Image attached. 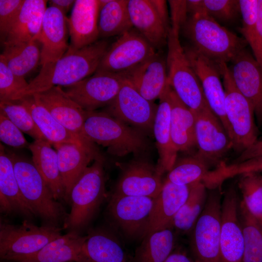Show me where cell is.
I'll list each match as a JSON object with an SVG mask.
<instances>
[{
  "mask_svg": "<svg viewBox=\"0 0 262 262\" xmlns=\"http://www.w3.org/2000/svg\"><path fill=\"white\" fill-rule=\"evenodd\" d=\"M242 25L240 32L251 49L254 46L258 17V0H239Z\"/></svg>",
  "mask_w": 262,
  "mask_h": 262,
  "instance_id": "ee69618b",
  "label": "cell"
},
{
  "mask_svg": "<svg viewBox=\"0 0 262 262\" xmlns=\"http://www.w3.org/2000/svg\"><path fill=\"white\" fill-rule=\"evenodd\" d=\"M170 14V28L179 32L184 23L188 14L186 0H169Z\"/></svg>",
  "mask_w": 262,
  "mask_h": 262,
  "instance_id": "c3c4849f",
  "label": "cell"
},
{
  "mask_svg": "<svg viewBox=\"0 0 262 262\" xmlns=\"http://www.w3.org/2000/svg\"><path fill=\"white\" fill-rule=\"evenodd\" d=\"M0 207L5 213L16 212L29 219L36 215L20 190L10 155L0 144Z\"/></svg>",
  "mask_w": 262,
  "mask_h": 262,
  "instance_id": "83f0119b",
  "label": "cell"
},
{
  "mask_svg": "<svg viewBox=\"0 0 262 262\" xmlns=\"http://www.w3.org/2000/svg\"><path fill=\"white\" fill-rule=\"evenodd\" d=\"M191 186V184L179 185L164 181L161 192L155 198L145 236L156 231L171 228L176 214L188 197Z\"/></svg>",
  "mask_w": 262,
  "mask_h": 262,
  "instance_id": "484cf974",
  "label": "cell"
},
{
  "mask_svg": "<svg viewBox=\"0 0 262 262\" xmlns=\"http://www.w3.org/2000/svg\"><path fill=\"white\" fill-rule=\"evenodd\" d=\"M105 196L103 160L94 161L73 185L69 196L71 209L63 227L80 233L91 221Z\"/></svg>",
  "mask_w": 262,
  "mask_h": 262,
  "instance_id": "5b68a950",
  "label": "cell"
},
{
  "mask_svg": "<svg viewBox=\"0 0 262 262\" xmlns=\"http://www.w3.org/2000/svg\"><path fill=\"white\" fill-rule=\"evenodd\" d=\"M233 82L252 106L259 125H262V68L246 48L230 62Z\"/></svg>",
  "mask_w": 262,
  "mask_h": 262,
  "instance_id": "e0dca14e",
  "label": "cell"
},
{
  "mask_svg": "<svg viewBox=\"0 0 262 262\" xmlns=\"http://www.w3.org/2000/svg\"><path fill=\"white\" fill-rule=\"evenodd\" d=\"M0 111L22 132L33 138L34 140L47 141L36 126L30 113L19 102L17 101L0 102Z\"/></svg>",
  "mask_w": 262,
  "mask_h": 262,
  "instance_id": "60d3db41",
  "label": "cell"
},
{
  "mask_svg": "<svg viewBox=\"0 0 262 262\" xmlns=\"http://www.w3.org/2000/svg\"><path fill=\"white\" fill-rule=\"evenodd\" d=\"M252 172H262V155L230 164L222 162L217 166L215 174L217 181L222 184L229 178Z\"/></svg>",
  "mask_w": 262,
  "mask_h": 262,
  "instance_id": "f6af8a7d",
  "label": "cell"
},
{
  "mask_svg": "<svg viewBox=\"0 0 262 262\" xmlns=\"http://www.w3.org/2000/svg\"><path fill=\"white\" fill-rule=\"evenodd\" d=\"M180 33L170 28L166 58L168 83L179 98L196 113L210 108L201 83L180 44Z\"/></svg>",
  "mask_w": 262,
  "mask_h": 262,
  "instance_id": "8992f818",
  "label": "cell"
},
{
  "mask_svg": "<svg viewBox=\"0 0 262 262\" xmlns=\"http://www.w3.org/2000/svg\"><path fill=\"white\" fill-rule=\"evenodd\" d=\"M239 203L235 187L230 186L224 193L222 202L221 262H243L244 240L239 218Z\"/></svg>",
  "mask_w": 262,
  "mask_h": 262,
  "instance_id": "9a60e30c",
  "label": "cell"
},
{
  "mask_svg": "<svg viewBox=\"0 0 262 262\" xmlns=\"http://www.w3.org/2000/svg\"><path fill=\"white\" fill-rule=\"evenodd\" d=\"M61 235L60 227H38L28 220L14 225L0 219V257L11 261L16 257L34 254Z\"/></svg>",
  "mask_w": 262,
  "mask_h": 262,
  "instance_id": "9c48e42d",
  "label": "cell"
},
{
  "mask_svg": "<svg viewBox=\"0 0 262 262\" xmlns=\"http://www.w3.org/2000/svg\"><path fill=\"white\" fill-rule=\"evenodd\" d=\"M124 75L150 101L159 98L168 85L166 59L157 52Z\"/></svg>",
  "mask_w": 262,
  "mask_h": 262,
  "instance_id": "603a6c76",
  "label": "cell"
},
{
  "mask_svg": "<svg viewBox=\"0 0 262 262\" xmlns=\"http://www.w3.org/2000/svg\"><path fill=\"white\" fill-rule=\"evenodd\" d=\"M109 47L105 39L82 49L67 51L54 62L41 65L38 75L12 101L59 86L66 87L95 73Z\"/></svg>",
  "mask_w": 262,
  "mask_h": 262,
  "instance_id": "6da1fadb",
  "label": "cell"
},
{
  "mask_svg": "<svg viewBox=\"0 0 262 262\" xmlns=\"http://www.w3.org/2000/svg\"><path fill=\"white\" fill-rule=\"evenodd\" d=\"M52 116L70 132L83 140L86 111L73 100L59 86L33 95Z\"/></svg>",
  "mask_w": 262,
  "mask_h": 262,
  "instance_id": "d6986e66",
  "label": "cell"
},
{
  "mask_svg": "<svg viewBox=\"0 0 262 262\" xmlns=\"http://www.w3.org/2000/svg\"><path fill=\"white\" fill-rule=\"evenodd\" d=\"M251 49L255 59L262 68V0H258L256 33Z\"/></svg>",
  "mask_w": 262,
  "mask_h": 262,
  "instance_id": "681fc988",
  "label": "cell"
},
{
  "mask_svg": "<svg viewBox=\"0 0 262 262\" xmlns=\"http://www.w3.org/2000/svg\"><path fill=\"white\" fill-rule=\"evenodd\" d=\"M206 188L201 182L191 184L188 197L176 214L172 227L182 232L192 230L206 204Z\"/></svg>",
  "mask_w": 262,
  "mask_h": 262,
  "instance_id": "f35d334b",
  "label": "cell"
},
{
  "mask_svg": "<svg viewBox=\"0 0 262 262\" xmlns=\"http://www.w3.org/2000/svg\"><path fill=\"white\" fill-rule=\"evenodd\" d=\"M180 32L190 47L217 63L231 62L248 45L206 13L188 15Z\"/></svg>",
  "mask_w": 262,
  "mask_h": 262,
  "instance_id": "7a4b0ae2",
  "label": "cell"
},
{
  "mask_svg": "<svg viewBox=\"0 0 262 262\" xmlns=\"http://www.w3.org/2000/svg\"><path fill=\"white\" fill-rule=\"evenodd\" d=\"M169 98L172 142L178 151L189 150L196 146L195 115L171 86Z\"/></svg>",
  "mask_w": 262,
  "mask_h": 262,
  "instance_id": "1f68e13d",
  "label": "cell"
},
{
  "mask_svg": "<svg viewBox=\"0 0 262 262\" xmlns=\"http://www.w3.org/2000/svg\"><path fill=\"white\" fill-rule=\"evenodd\" d=\"M28 84L25 78L15 74L0 56V102L12 101Z\"/></svg>",
  "mask_w": 262,
  "mask_h": 262,
  "instance_id": "b9f144b4",
  "label": "cell"
},
{
  "mask_svg": "<svg viewBox=\"0 0 262 262\" xmlns=\"http://www.w3.org/2000/svg\"><path fill=\"white\" fill-rule=\"evenodd\" d=\"M252 172L241 175L238 186L246 206L262 226V175Z\"/></svg>",
  "mask_w": 262,
  "mask_h": 262,
  "instance_id": "ab89813d",
  "label": "cell"
},
{
  "mask_svg": "<svg viewBox=\"0 0 262 262\" xmlns=\"http://www.w3.org/2000/svg\"><path fill=\"white\" fill-rule=\"evenodd\" d=\"M83 132L90 141L106 147L115 156L138 155L148 146L143 131L105 112L86 111Z\"/></svg>",
  "mask_w": 262,
  "mask_h": 262,
  "instance_id": "3957f363",
  "label": "cell"
},
{
  "mask_svg": "<svg viewBox=\"0 0 262 262\" xmlns=\"http://www.w3.org/2000/svg\"><path fill=\"white\" fill-rule=\"evenodd\" d=\"M219 65L225 92V110L231 130L233 148L242 152L258 140L254 109L235 86L227 64L222 63Z\"/></svg>",
  "mask_w": 262,
  "mask_h": 262,
  "instance_id": "52a82bcc",
  "label": "cell"
},
{
  "mask_svg": "<svg viewBox=\"0 0 262 262\" xmlns=\"http://www.w3.org/2000/svg\"><path fill=\"white\" fill-rule=\"evenodd\" d=\"M186 9L188 16L206 13L204 0H187Z\"/></svg>",
  "mask_w": 262,
  "mask_h": 262,
  "instance_id": "816d5d0a",
  "label": "cell"
},
{
  "mask_svg": "<svg viewBox=\"0 0 262 262\" xmlns=\"http://www.w3.org/2000/svg\"><path fill=\"white\" fill-rule=\"evenodd\" d=\"M25 0H0V33L4 39L20 13Z\"/></svg>",
  "mask_w": 262,
  "mask_h": 262,
  "instance_id": "7dc6e473",
  "label": "cell"
},
{
  "mask_svg": "<svg viewBox=\"0 0 262 262\" xmlns=\"http://www.w3.org/2000/svg\"><path fill=\"white\" fill-rule=\"evenodd\" d=\"M157 107L125 78L116 97L105 112L143 132H151Z\"/></svg>",
  "mask_w": 262,
  "mask_h": 262,
  "instance_id": "4fadbf2b",
  "label": "cell"
},
{
  "mask_svg": "<svg viewBox=\"0 0 262 262\" xmlns=\"http://www.w3.org/2000/svg\"><path fill=\"white\" fill-rule=\"evenodd\" d=\"M47 141L35 140L30 144L32 161L51 190L55 199L65 201V190L59 171L56 151Z\"/></svg>",
  "mask_w": 262,
  "mask_h": 262,
  "instance_id": "d6a6232c",
  "label": "cell"
},
{
  "mask_svg": "<svg viewBox=\"0 0 262 262\" xmlns=\"http://www.w3.org/2000/svg\"><path fill=\"white\" fill-rule=\"evenodd\" d=\"M17 101L30 113L39 130L47 141L54 146L62 143H73L86 146L96 145L90 140L76 136L58 122L33 95L25 96Z\"/></svg>",
  "mask_w": 262,
  "mask_h": 262,
  "instance_id": "f1b7e54d",
  "label": "cell"
},
{
  "mask_svg": "<svg viewBox=\"0 0 262 262\" xmlns=\"http://www.w3.org/2000/svg\"><path fill=\"white\" fill-rule=\"evenodd\" d=\"M261 173H262V172H261Z\"/></svg>",
  "mask_w": 262,
  "mask_h": 262,
  "instance_id": "6f0895ef",
  "label": "cell"
},
{
  "mask_svg": "<svg viewBox=\"0 0 262 262\" xmlns=\"http://www.w3.org/2000/svg\"><path fill=\"white\" fill-rule=\"evenodd\" d=\"M99 0H76L67 18L68 49L75 50L98 40Z\"/></svg>",
  "mask_w": 262,
  "mask_h": 262,
  "instance_id": "7402d4cb",
  "label": "cell"
},
{
  "mask_svg": "<svg viewBox=\"0 0 262 262\" xmlns=\"http://www.w3.org/2000/svg\"><path fill=\"white\" fill-rule=\"evenodd\" d=\"M164 262H192L185 254L180 252L172 253Z\"/></svg>",
  "mask_w": 262,
  "mask_h": 262,
  "instance_id": "11a10c76",
  "label": "cell"
},
{
  "mask_svg": "<svg viewBox=\"0 0 262 262\" xmlns=\"http://www.w3.org/2000/svg\"><path fill=\"white\" fill-rule=\"evenodd\" d=\"M186 56L197 76L207 103L217 116L231 139V130L225 110V92L221 81L219 64L191 47L184 48Z\"/></svg>",
  "mask_w": 262,
  "mask_h": 262,
  "instance_id": "5bb4252c",
  "label": "cell"
},
{
  "mask_svg": "<svg viewBox=\"0 0 262 262\" xmlns=\"http://www.w3.org/2000/svg\"><path fill=\"white\" fill-rule=\"evenodd\" d=\"M21 193L34 212L46 225L59 227L68 213L57 200L33 161L8 151Z\"/></svg>",
  "mask_w": 262,
  "mask_h": 262,
  "instance_id": "277c9868",
  "label": "cell"
},
{
  "mask_svg": "<svg viewBox=\"0 0 262 262\" xmlns=\"http://www.w3.org/2000/svg\"><path fill=\"white\" fill-rule=\"evenodd\" d=\"M162 175L148 162L133 161L123 168L113 194L156 198L163 186Z\"/></svg>",
  "mask_w": 262,
  "mask_h": 262,
  "instance_id": "ac0fdd59",
  "label": "cell"
},
{
  "mask_svg": "<svg viewBox=\"0 0 262 262\" xmlns=\"http://www.w3.org/2000/svg\"><path fill=\"white\" fill-rule=\"evenodd\" d=\"M156 53V49L132 28L108 47L97 71L124 74Z\"/></svg>",
  "mask_w": 262,
  "mask_h": 262,
  "instance_id": "30bf717a",
  "label": "cell"
},
{
  "mask_svg": "<svg viewBox=\"0 0 262 262\" xmlns=\"http://www.w3.org/2000/svg\"><path fill=\"white\" fill-rule=\"evenodd\" d=\"M207 15L218 23H229L241 15L239 0H204Z\"/></svg>",
  "mask_w": 262,
  "mask_h": 262,
  "instance_id": "7bdbcfd3",
  "label": "cell"
},
{
  "mask_svg": "<svg viewBox=\"0 0 262 262\" xmlns=\"http://www.w3.org/2000/svg\"><path fill=\"white\" fill-rule=\"evenodd\" d=\"M69 32L67 17L52 6L47 8L37 40L41 45V65L52 63L67 51Z\"/></svg>",
  "mask_w": 262,
  "mask_h": 262,
  "instance_id": "ffe728a7",
  "label": "cell"
},
{
  "mask_svg": "<svg viewBox=\"0 0 262 262\" xmlns=\"http://www.w3.org/2000/svg\"><path fill=\"white\" fill-rule=\"evenodd\" d=\"M261 226H262V225H261Z\"/></svg>",
  "mask_w": 262,
  "mask_h": 262,
  "instance_id": "9f6ffc18",
  "label": "cell"
},
{
  "mask_svg": "<svg viewBox=\"0 0 262 262\" xmlns=\"http://www.w3.org/2000/svg\"><path fill=\"white\" fill-rule=\"evenodd\" d=\"M128 2V0H99V37L119 36L133 28Z\"/></svg>",
  "mask_w": 262,
  "mask_h": 262,
  "instance_id": "836d02e7",
  "label": "cell"
},
{
  "mask_svg": "<svg viewBox=\"0 0 262 262\" xmlns=\"http://www.w3.org/2000/svg\"><path fill=\"white\" fill-rule=\"evenodd\" d=\"M194 114L197 154L209 164L216 163L233 147L232 142L210 108Z\"/></svg>",
  "mask_w": 262,
  "mask_h": 262,
  "instance_id": "2e32d148",
  "label": "cell"
},
{
  "mask_svg": "<svg viewBox=\"0 0 262 262\" xmlns=\"http://www.w3.org/2000/svg\"><path fill=\"white\" fill-rule=\"evenodd\" d=\"M220 187L210 189L204 209L192 230L190 246L195 262H221Z\"/></svg>",
  "mask_w": 262,
  "mask_h": 262,
  "instance_id": "ba28073f",
  "label": "cell"
},
{
  "mask_svg": "<svg viewBox=\"0 0 262 262\" xmlns=\"http://www.w3.org/2000/svg\"><path fill=\"white\" fill-rule=\"evenodd\" d=\"M167 228L147 234L136 250L134 262H164L172 253L174 235Z\"/></svg>",
  "mask_w": 262,
  "mask_h": 262,
  "instance_id": "d590c367",
  "label": "cell"
},
{
  "mask_svg": "<svg viewBox=\"0 0 262 262\" xmlns=\"http://www.w3.org/2000/svg\"><path fill=\"white\" fill-rule=\"evenodd\" d=\"M0 139L4 144L15 148L28 147L22 131L0 111Z\"/></svg>",
  "mask_w": 262,
  "mask_h": 262,
  "instance_id": "bcb514c9",
  "label": "cell"
},
{
  "mask_svg": "<svg viewBox=\"0 0 262 262\" xmlns=\"http://www.w3.org/2000/svg\"><path fill=\"white\" fill-rule=\"evenodd\" d=\"M209 164L197 154L177 160L165 180L179 185L199 182L205 184L211 172Z\"/></svg>",
  "mask_w": 262,
  "mask_h": 262,
  "instance_id": "8d00e7d4",
  "label": "cell"
},
{
  "mask_svg": "<svg viewBox=\"0 0 262 262\" xmlns=\"http://www.w3.org/2000/svg\"><path fill=\"white\" fill-rule=\"evenodd\" d=\"M155 198L113 194L108 205L112 221L130 239H143L149 224Z\"/></svg>",
  "mask_w": 262,
  "mask_h": 262,
  "instance_id": "8fae6325",
  "label": "cell"
},
{
  "mask_svg": "<svg viewBox=\"0 0 262 262\" xmlns=\"http://www.w3.org/2000/svg\"><path fill=\"white\" fill-rule=\"evenodd\" d=\"M81 262H134L112 230L106 228L90 230L85 235Z\"/></svg>",
  "mask_w": 262,
  "mask_h": 262,
  "instance_id": "cb8c5ba5",
  "label": "cell"
},
{
  "mask_svg": "<svg viewBox=\"0 0 262 262\" xmlns=\"http://www.w3.org/2000/svg\"><path fill=\"white\" fill-rule=\"evenodd\" d=\"M133 26L156 49L167 45L170 26L161 18L151 0H128Z\"/></svg>",
  "mask_w": 262,
  "mask_h": 262,
  "instance_id": "d4e9b609",
  "label": "cell"
},
{
  "mask_svg": "<svg viewBox=\"0 0 262 262\" xmlns=\"http://www.w3.org/2000/svg\"><path fill=\"white\" fill-rule=\"evenodd\" d=\"M170 88L168 84L159 98L153 130L159 154L156 167L162 175L172 168L177 160L178 152L171 137Z\"/></svg>",
  "mask_w": 262,
  "mask_h": 262,
  "instance_id": "4316f807",
  "label": "cell"
},
{
  "mask_svg": "<svg viewBox=\"0 0 262 262\" xmlns=\"http://www.w3.org/2000/svg\"><path fill=\"white\" fill-rule=\"evenodd\" d=\"M53 147L57 152L59 171L65 190V201L69 203L71 188L89 163L103 159L96 145L62 143Z\"/></svg>",
  "mask_w": 262,
  "mask_h": 262,
  "instance_id": "44dd1931",
  "label": "cell"
},
{
  "mask_svg": "<svg viewBox=\"0 0 262 262\" xmlns=\"http://www.w3.org/2000/svg\"><path fill=\"white\" fill-rule=\"evenodd\" d=\"M151 1L163 20L167 25L170 26L166 1L163 0H151Z\"/></svg>",
  "mask_w": 262,
  "mask_h": 262,
  "instance_id": "f5cc1de1",
  "label": "cell"
},
{
  "mask_svg": "<svg viewBox=\"0 0 262 262\" xmlns=\"http://www.w3.org/2000/svg\"><path fill=\"white\" fill-rule=\"evenodd\" d=\"M262 155V140H258L253 145L242 152L233 163H238Z\"/></svg>",
  "mask_w": 262,
  "mask_h": 262,
  "instance_id": "f907efd6",
  "label": "cell"
},
{
  "mask_svg": "<svg viewBox=\"0 0 262 262\" xmlns=\"http://www.w3.org/2000/svg\"><path fill=\"white\" fill-rule=\"evenodd\" d=\"M75 2L73 0H50L48 2L49 6L56 7L66 15L72 8Z\"/></svg>",
  "mask_w": 262,
  "mask_h": 262,
  "instance_id": "db71d44e",
  "label": "cell"
},
{
  "mask_svg": "<svg viewBox=\"0 0 262 262\" xmlns=\"http://www.w3.org/2000/svg\"><path fill=\"white\" fill-rule=\"evenodd\" d=\"M125 79L124 74L96 71L91 76L65 87L64 91L83 110L95 111L112 103Z\"/></svg>",
  "mask_w": 262,
  "mask_h": 262,
  "instance_id": "7c38bea8",
  "label": "cell"
},
{
  "mask_svg": "<svg viewBox=\"0 0 262 262\" xmlns=\"http://www.w3.org/2000/svg\"><path fill=\"white\" fill-rule=\"evenodd\" d=\"M47 0H25L20 13L3 41L4 46L37 39L47 9Z\"/></svg>",
  "mask_w": 262,
  "mask_h": 262,
  "instance_id": "4dcf8cb0",
  "label": "cell"
},
{
  "mask_svg": "<svg viewBox=\"0 0 262 262\" xmlns=\"http://www.w3.org/2000/svg\"><path fill=\"white\" fill-rule=\"evenodd\" d=\"M41 56V45L37 39L4 46L0 55L15 74L24 78L40 64Z\"/></svg>",
  "mask_w": 262,
  "mask_h": 262,
  "instance_id": "e575fe53",
  "label": "cell"
},
{
  "mask_svg": "<svg viewBox=\"0 0 262 262\" xmlns=\"http://www.w3.org/2000/svg\"><path fill=\"white\" fill-rule=\"evenodd\" d=\"M85 236L68 231L51 241L38 252L18 257L15 262H81V254Z\"/></svg>",
  "mask_w": 262,
  "mask_h": 262,
  "instance_id": "f546056e",
  "label": "cell"
},
{
  "mask_svg": "<svg viewBox=\"0 0 262 262\" xmlns=\"http://www.w3.org/2000/svg\"><path fill=\"white\" fill-rule=\"evenodd\" d=\"M239 215L244 240L243 262H262V227L242 200Z\"/></svg>",
  "mask_w": 262,
  "mask_h": 262,
  "instance_id": "74e56055",
  "label": "cell"
}]
</instances>
